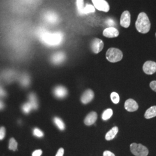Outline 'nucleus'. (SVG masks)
Returning <instances> with one entry per match:
<instances>
[{
    "label": "nucleus",
    "mask_w": 156,
    "mask_h": 156,
    "mask_svg": "<svg viewBox=\"0 0 156 156\" xmlns=\"http://www.w3.org/2000/svg\"><path fill=\"white\" fill-rule=\"evenodd\" d=\"M28 98H29V102L33 106V109H37L38 108V102L37 97L35 94H34L33 93H30L28 95Z\"/></svg>",
    "instance_id": "nucleus-15"
},
{
    "label": "nucleus",
    "mask_w": 156,
    "mask_h": 156,
    "mask_svg": "<svg viewBox=\"0 0 156 156\" xmlns=\"http://www.w3.org/2000/svg\"><path fill=\"white\" fill-rule=\"evenodd\" d=\"M130 150L135 156H147L149 154L147 148L142 144L133 143L130 145Z\"/></svg>",
    "instance_id": "nucleus-4"
},
{
    "label": "nucleus",
    "mask_w": 156,
    "mask_h": 156,
    "mask_svg": "<svg viewBox=\"0 0 156 156\" xmlns=\"http://www.w3.org/2000/svg\"><path fill=\"white\" fill-rule=\"evenodd\" d=\"M156 116V106H151L149 108L145 113L146 119H151Z\"/></svg>",
    "instance_id": "nucleus-17"
},
{
    "label": "nucleus",
    "mask_w": 156,
    "mask_h": 156,
    "mask_svg": "<svg viewBox=\"0 0 156 156\" xmlns=\"http://www.w3.org/2000/svg\"><path fill=\"white\" fill-rule=\"evenodd\" d=\"M42 151L41 149H38L34 151L32 154V156H41L42 155Z\"/></svg>",
    "instance_id": "nucleus-29"
},
{
    "label": "nucleus",
    "mask_w": 156,
    "mask_h": 156,
    "mask_svg": "<svg viewBox=\"0 0 156 156\" xmlns=\"http://www.w3.org/2000/svg\"><path fill=\"white\" fill-rule=\"evenodd\" d=\"M76 6L78 13L80 15H83L84 8V0H76Z\"/></svg>",
    "instance_id": "nucleus-19"
},
{
    "label": "nucleus",
    "mask_w": 156,
    "mask_h": 156,
    "mask_svg": "<svg viewBox=\"0 0 156 156\" xmlns=\"http://www.w3.org/2000/svg\"><path fill=\"white\" fill-rule=\"evenodd\" d=\"M104 42L101 39L99 38H94L93 39L91 44H90V47L93 53L95 54L99 53L100 51H102L104 48Z\"/></svg>",
    "instance_id": "nucleus-6"
},
{
    "label": "nucleus",
    "mask_w": 156,
    "mask_h": 156,
    "mask_svg": "<svg viewBox=\"0 0 156 156\" xmlns=\"http://www.w3.org/2000/svg\"><path fill=\"white\" fill-rule=\"evenodd\" d=\"M103 35L107 38H116L119 36V31L115 27H108L104 30Z\"/></svg>",
    "instance_id": "nucleus-11"
},
{
    "label": "nucleus",
    "mask_w": 156,
    "mask_h": 156,
    "mask_svg": "<svg viewBox=\"0 0 156 156\" xmlns=\"http://www.w3.org/2000/svg\"><path fill=\"white\" fill-rule=\"evenodd\" d=\"M144 73L147 75H152L156 72V62L152 61L145 62L143 66Z\"/></svg>",
    "instance_id": "nucleus-7"
},
{
    "label": "nucleus",
    "mask_w": 156,
    "mask_h": 156,
    "mask_svg": "<svg viewBox=\"0 0 156 156\" xmlns=\"http://www.w3.org/2000/svg\"><path fill=\"white\" fill-rule=\"evenodd\" d=\"M95 8L100 11L108 12L110 9L109 4L105 0H91Z\"/></svg>",
    "instance_id": "nucleus-5"
},
{
    "label": "nucleus",
    "mask_w": 156,
    "mask_h": 156,
    "mask_svg": "<svg viewBox=\"0 0 156 156\" xmlns=\"http://www.w3.org/2000/svg\"><path fill=\"white\" fill-rule=\"evenodd\" d=\"M6 95L5 91L0 87V97H4Z\"/></svg>",
    "instance_id": "nucleus-33"
},
{
    "label": "nucleus",
    "mask_w": 156,
    "mask_h": 156,
    "mask_svg": "<svg viewBox=\"0 0 156 156\" xmlns=\"http://www.w3.org/2000/svg\"><path fill=\"white\" fill-rule=\"evenodd\" d=\"M65 59L66 55L63 52H57L52 56L51 61L55 64H59L64 62Z\"/></svg>",
    "instance_id": "nucleus-13"
},
{
    "label": "nucleus",
    "mask_w": 156,
    "mask_h": 156,
    "mask_svg": "<svg viewBox=\"0 0 156 156\" xmlns=\"http://www.w3.org/2000/svg\"><path fill=\"white\" fill-rule=\"evenodd\" d=\"M106 24H107V25H108V26H109V27H113V26L115 24L114 20H112L111 19H108V20H106Z\"/></svg>",
    "instance_id": "nucleus-28"
},
{
    "label": "nucleus",
    "mask_w": 156,
    "mask_h": 156,
    "mask_svg": "<svg viewBox=\"0 0 156 156\" xmlns=\"http://www.w3.org/2000/svg\"><path fill=\"white\" fill-rule=\"evenodd\" d=\"M106 57L109 62H120L123 58V53L118 49L111 48L107 50Z\"/></svg>",
    "instance_id": "nucleus-3"
},
{
    "label": "nucleus",
    "mask_w": 156,
    "mask_h": 156,
    "mask_svg": "<svg viewBox=\"0 0 156 156\" xmlns=\"http://www.w3.org/2000/svg\"><path fill=\"white\" fill-rule=\"evenodd\" d=\"M95 11V9L94 6L90 5V4H87L84 8L83 14L87 15V14L91 13H94Z\"/></svg>",
    "instance_id": "nucleus-22"
},
{
    "label": "nucleus",
    "mask_w": 156,
    "mask_h": 156,
    "mask_svg": "<svg viewBox=\"0 0 156 156\" xmlns=\"http://www.w3.org/2000/svg\"><path fill=\"white\" fill-rule=\"evenodd\" d=\"M21 84L22 85L24 86V87H27L30 84V79L27 76H24L22 78V80H21Z\"/></svg>",
    "instance_id": "nucleus-26"
},
{
    "label": "nucleus",
    "mask_w": 156,
    "mask_h": 156,
    "mask_svg": "<svg viewBox=\"0 0 156 156\" xmlns=\"http://www.w3.org/2000/svg\"><path fill=\"white\" fill-rule=\"evenodd\" d=\"M4 108V103H3L1 101H0V110H1V109H2Z\"/></svg>",
    "instance_id": "nucleus-34"
},
{
    "label": "nucleus",
    "mask_w": 156,
    "mask_h": 156,
    "mask_svg": "<svg viewBox=\"0 0 156 156\" xmlns=\"http://www.w3.org/2000/svg\"><path fill=\"white\" fill-rule=\"evenodd\" d=\"M150 86H151V89L153 90V91H156V81L154 80L152 81L150 83Z\"/></svg>",
    "instance_id": "nucleus-30"
},
{
    "label": "nucleus",
    "mask_w": 156,
    "mask_h": 156,
    "mask_svg": "<svg viewBox=\"0 0 156 156\" xmlns=\"http://www.w3.org/2000/svg\"><path fill=\"white\" fill-rule=\"evenodd\" d=\"M94 97V93L93 90L88 89L84 92L81 97V101L83 104H87L93 100Z\"/></svg>",
    "instance_id": "nucleus-10"
},
{
    "label": "nucleus",
    "mask_w": 156,
    "mask_h": 156,
    "mask_svg": "<svg viewBox=\"0 0 156 156\" xmlns=\"http://www.w3.org/2000/svg\"><path fill=\"white\" fill-rule=\"evenodd\" d=\"M5 128L4 127H1L0 128V140H2L4 138L5 136Z\"/></svg>",
    "instance_id": "nucleus-27"
},
{
    "label": "nucleus",
    "mask_w": 156,
    "mask_h": 156,
    "mask_svg": "<svg viewBox=\"0 0 156 156\" xmlns=\"http://www.w3.org/2000/svg\"><path fill=\"white\" fill-rule=\"evenodd\" d=\"M103 156H115V155L110 151H105L103 153Z\"/></svg>",
    "instance_id": "nucleus-32"
},
{
    "label": "nucleus",
    "mask_w": 156,
    "mask_h": 156,
    "mask_svg": "<svg viewBox=\"0 0 156 156\" xmlns=\"http://www.w3.org/2000/svg\"></svg>",
    "instance_id": "nucleus-35"
},
{
    "label": "nucleus",
    "mask_w": 156,
    "mask_h": 156,
    "mask_svg": "<svg viewBox=\"0 0 156 156\" xmlns=\"http://www.w3.org/2000/svg\"><path fill=\"white\" fill-rule=\"evenodd\" d=\"M135 27L140 33H147L151 29V24L149 19L144 12L140 13L135 23Z\"/></svg>",
    "instance_id": "nucleus-1"
},
{
    "label": "nucleus",
    "mask_w": 156,
    "mask_h": 156,
    "mask_svg": "<svg viewBox=\"0 0 156 156\" xmlns=\"http://www.w3.org/2000/svg\"><path fill=\"white\" fill-rule=\"evenodd\" d=\"M17 148V142L13 138H12L9 140V149L13 151H16Z\"/></svg>",
    "instance_id": "nucleus-23"
},
{
    "label": "nucleus",
    "mask_w": 156,
    "mask_h": 156,
    "mask_svg": "<svg viewBox=\"0 0 156 156\" xmlns=\"http://www.w3.org/2000/svg\"><path fill=\"white\" fill-rule=\"evenodd\" d=\"M53 122H54L55 124H56V126L59 128L60 130L62 131L65 129V127H65V124L60 118L58 117H54Z\"/></svg>",
    "instance_id": "nucleus-18"
},
{
    "label": "nucleus",
    "mask_w": 156,
    "mask_h": 156,
    "mask_svg": "<svg viewBox=\"0 0 156 156\" xmlns=\"http://www.w3.org/2000/svg\"><path fill=\"white\" fill-rule=\"evenodd\" d=\"M62 37L60 34H45L42 37L43 42L50 46L59 45L62 42Z\"/></svg>",
    "instance_id": "nucleus-2"
},
{
    "label": "nucleus",
    "mask_w": 156,
    "mask_h": 156,
    "mask_svg": "<svg viewBox=\"0 0 156 156\" xmlns=\"http://www.w3.org/2000/svg\"><path fill=\"white\" fill-rule=\"evenodd\" d=\"M53 94L58 98H64L68 95V90L64 86H58L53 90Z\"/></svg>",
    "instance_id": "nucleus-9"
},
{
    "label": "nucleus",
    "mask_w": 156,
    "mask_h": 156,
    "mask_svg": "<svg viewBox=\"0 0 156 156\" xmlns=\"http://www.w3.org/2000/svg\"><path fill=\"white\" fill-rule=\"evenodd\" d=\"M33 134L34 136H37L38 138H42L44 135V133L40 129L37 128L34 129Z\"/></svg>",
    "instance_id": "nucleus-25"
},
{
    "label": "nucleus",
    "mask_w": 156,
    "mask_h": 156,
    "mask_svg": "<svg viewBox=\"0 0 156 156\" xmlns=\"http://www.w3.org/2000/svg\"><path fill=\"white\" fill-rule=\"evenodd\" d=\"M64 153V150L63 148H60L57 151L56 156H63Z\"/></svg>",
    "instance_id": "nucleus-31"
},
{
    "label": "nucleus",
    "mask_w": 156,
    "mask_h": 156,
    "mask_svg": "<svg viewBox=\"0 0 156 156\" xmlns=\"http://www.w3.org/2000/svg\"><path fill=\"white\" fill-rule=\"evenodd\" d=\"M131 23V15L128 11L123 12L120 17V25L124 27L128 28Z\"/></svg>",
    "instance_id": "nucleus-8"
},
{
    "label": "nucleus",
    "mask_w": 156,
    "mask_h": 156,
    "mask_svg": "<svg viewBox=\"0 0 156 156\" xmlns=\"http://www.w3.org/2000/svg\"><path fill=\"white\" fill-rule=\"evenodd\" d=\"M125 109L128 112H135L138 110V105L133 99H128L125 102Z\"/></svg>",
    "instance_id": "nucleus-12"
},
{
    "label": "nucleus",
    "mask_w": 156,
    "mask_h": 156,
    "mask_svg": "<svg viewBox=\"0 0 156 156\" xmlns=\"http://www.w3.org/2000/svg\"><path fill=\"white\" fill-rule=\"evenodd\" d=\"M97 119V114L95 112H91L89 113L84 119V124L86 126H91L94 124Z\"/></svg>",
    "instance_id": "nucleus-14"
},
{
    "label": "nucleus",
    "mask_w": 156,
    "mask_h": 156,
    "mask_svg": "<svg viewBox=\"0 0 156 156\" xmlns=\"http://www.w3.org/2000/svg\"><path fill=\"white\" fill-rule=\"evenodd\" d=\"M119 131V128L117 127H114L109 131L105 135V139L107 140H111L115 138Z\"/></svg>",
    "instance_id": "nucleus-16"
},
{
    "label": "nucleus",
    "mask_w": 156,
    "mask_h": 156,
    "mask_svg": "<svg viewBox=\"0 0 156 156\" xmlns=\"http://www.w3.org/2000/svg\"><path fill=\"white\" fill-rule=\"evenodd\" d=\"M111 98L112 101L115 104H117L120 101L119 95L116 92L112 93L111 94Z\"/></svg>",
    "instance_id": "nucleus-24"
},
{
    "label": "nucleus",
    "mask_w": 156,
    "mask_h": 156,
    "mask_svg": "<svg viewBox=\"0 0 156 156\" xmlns=\"http://www.w3.org/2000/svg\"><path fill=\"white\" fill-rule=\"evenodd\" d=\"M32 109H33V106L29 102L24 104L22 106V110L25 114H28Z\"/></svg>",
    "instance_id": "nucleus-20"
},
{
    "label": "nucleus",
    "mask_w": 156,
    "mask_h": 156,
    "mask_svg": "<svg viewBox=\"0 0 156 156\" xmlns=\"http://www.w3.org/2000/svg\"><path fill=\"white\" fill-rule=\"evenodd\" d=\"M113 115V111L112 109H108L103 112L102 115V119L104 120H107L112 117Z\"/></svg>",
    "instance_id": "nucleus-21"
}]
</instances>
